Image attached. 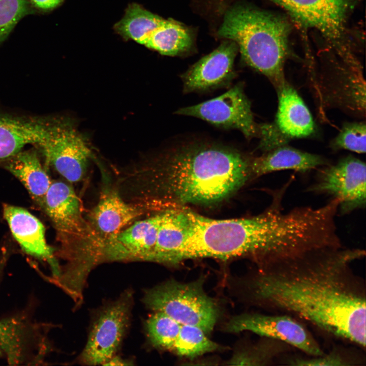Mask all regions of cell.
<instances>
[{"instance_id": "obj_29", "label": "cell", "mask_w": 366, "mask_h": 366, "mask_svg": "<svg viewBox=\"0 0 366 366\" xmlns=\"http://www.w3.org/2000/svg\"><path fill=\"white\" fill-rule=\"evenodd\" d=\"M309 357H294L287 359V364L301 366H339L351 365V362L337 351Z\"/></svg>"}, {"instance_id": "obj_32", "label": "cell", "mask_w": 366, "mask_h": 366, "mask_svg": "<svg viewBox=\"0 0 366 366\" xmlns=\"http://www.w3.org/2000/svg\"><path fill=\"white\" fill-rule=\"evenodd\" d=\"M1 264V265H0V274H1V270H2V264Z\"/></svg>"}, {"instance_id": "obj_2", "label": "cell", "mask_w": 366, "mask_h": 366, "mask_svg": "<svg viewBox=\"0 0 366 366\" xmlns=\"http://www.w3.org/2000/svg\"><path fill=\"white\" fill-rule=\"evenodd\" d=\"M251 158L235 148L188 139L166 148L126 173L120 193L147 212L208 205L232 195L251 175Z\"/></svg>"}, {"instance_id": "obj_19", "label": "cell", "mask_w": 366, "mask_h": 366, "mask_svg": "<svg viewBox=\"0 0 366 366\" xmlns=\"http://www.w3.org/2000/svg\"><path fill=\"white\" fill-rule=\"evenodd\" d=\"M321 156L287 146H281L251 158V175L259 176L284 170L306 172L328 164Z\"/></svg>"}, {"instance_id": "obj_13", "label": "cell", "mask_w": 366, "mask_h": 366, "mask_svg": "<svg viewBox=\"0 0 366 366\" xmlns=\"http://www.w3.org/2000/svg\"><path fill=\"white\" fill-rule=\"evenodd\" d=\"M162 211L135 221L105 243L101 263L149 261L155 247Z\"/></svg>"}, {"instance_id": "obj_11", "label": "cell", "mask_w": 366, "mask_h": 366, "mask_svg": "<svg viewBox=\"0 0 366 366\" xmlns=\"http://www.w3.org/2000/svg\"><path fill=\"white\" fill-rule=\"evenodd\" d=\"M225 329L230 332L251 331L285 343L310 356L324 353L317 341L301 322L285 314H243L232 318Z\"/></svg>"}, {"instance_id": "obj_1", "label": "cell", "mask_w": 366, "mask_h": 366, "mask_svg": "<svg viewBox=\"0 0 366 366\" xmlns=\"http://www.w3.org/2000/svg\"><path fill=\"white\" fill-rule=\"evenodd\" d=\"M365 251L343 247L259 266L246 281L253 304L303 320L365 347L364 281L352 268Z\"/></svg>"}, {"instance_id": "obj_5", "label": "cell", "mask_w": 366, "mask_h": 366, "mask_svg": "<svg viewBox=\"0 0 366 366\" xmlns=\"http://www.w3.org/2000/svg\"><path fill=\"white\" fill-rule=\"evenodd\" d=\"M43 209L56 229L60 249L58 253L66 263L56 277L64 287L83 289L90 272L100 264V246L87 220L81 202L68 184L52 182Z\"/></svg>"}, {"instance_id": "obj_9", "label": "cell", "mask_w": 366, "mask_h": 366, "mask_svg": "<svg viewBox=\"0 0 366 366\" xmlns=\"http://www.w3.org/2000/svg\"><path fill=\"white\" fill-rule=\"evenodd\" d=\"M132 301V293L126 291L100 312L79 357L81 363L104 365L115 355L129 324Z\"/></svg>"}, {"instance_id": "obj_14", "label": "cell", "mask_w": 366, "mask_h": 366, "mask_svg": "<svg viewBox=\"0 0 366 366\" xmlns=\"http://www.w3.org/2000/svg\"><path fill=\"white\" fill-rule=\"evenodd\" d=\"M146 213L142 207L125 200L117 188L109 187L101 192L86 218L100 245L101 259L105 242Z\"/></svg>"}, {"instance_id": "obj_3", "label": "cell", "mask_w": 366, "mask_h": 366, "mask_svg": "<svg viewBox=\"0 0 366 366\" xmlns=\"http://www.w3.org/2000/svg\"><path fill=\"white\" fill-rule=\"evenodd\" d=\"M182 226V243L169 264L197 258L248 256L260 264L267 257L271 235L264 211L247 218L215 220L184 208Z\"/></svg>"}, {"instance_id": "obj_8", "label": "cell", "mask_w": 366, "mask_h": 366, "mask_svg": "<svg viewBox=\"0 0 366 366\" xmlns=\"http://www.w3.org/2000/svg\"><path fill=\"white\" fill-rule=\"evenodd\" d=\"M270 1L284 8L301 24L320 32L340 56L351 54L346 23L355 0Z\"/></svg>"}, {"instance_id": "obj_12", "label": "cell", "mask_w": 366, "mask_h": 366, "mask_svg": "<svg viewBox=\"0 0 366 366\" xmlns=\"http://www.w3.org/2000/svg\"><path fill=\"white\" fill-rule=\"evenodd\" d=\"M175 113L199 118L223 128L238 130L249 139L258 137V124L254 120L251 102L241 83L219 97L180 108Z\"/></svg>"}, {"instance_id": "obj_28", "label": "cell", "mask_w": 366, "mask_h": 366, "mask_svg": "<svg viewBox=\"0 0 366 366\" xmlns=\"http://www.w3.org/2000/svg\"><path fill=\"white\" fill-rule=\"evenodd\" d=\"M258 147L264 152L286 145L289 139L278 129L274 123L258 125Z\"/></svg>"}, {"instance_id": "obj_26", "label": "cell", "mask_w": 366, "mask_h": 366, "mask_svg": "<svg viewBox=\"0 0 366 366\" xmlns=\"http://www.w3.org/2000/svg\"><path fill=\"white\" fill-rule=\"evenodd\" d=\"M334 149H345L358 154L366 150V125L364 121L348 122L331 142Z\"/></svg>"}, {"instance_id": "obj_22", "label": "cell", "mask_w": 366, "mask_h": 366, "mask_svg": "<svg viewBox=\"0 0 366 366\" xmlns=\"http://www.w3.org/2000/svg\"><path fill=\"white\" fill-rule=\"evenodd\" d=\"M192 44L191 34L186 27L174 20L164 19L144 46L162 55L176 56L186 52Z\"/></svg>"}, {"instance_id": "obj_20", "label": "cell", "mask_w": 366, "mask_h": 366, "mask_svg": "<svg viewBox=\"0 0 366 366\" xmlns=\"http://www.w3.org/2000/svg\"><path fill=\"white\" fill-rule=\"evenodd\" d=\"M5 163V168L21 181L43 209L46 194L52 182L37 153L22 150Z\"/></svg>"}, {"instance_id": "obj_23", "label": "cell", "mask_w": 366, "mask_h": 366, "mask_svg": "<svg viewBox=\"0 0 366 366\" xmlns=\"http://www.w3.org/2000/svg\"><path fill=\"white\" fill-rule=\"evenodd\" d=\"M265 340L235 353L229 364L264 365L271 364L286 353L290 346L281 341L264 338Z\"/></svg>"}, {"instance_id": "obj_24", "label": "cell", "mask_w": 366, "mask_h": 366, "mask_svg": "<svg viewBox=\"0 0 366 366\" xmlns=\"http://www.w3.org/2000/svg\"><path fill=\"white\" fill-rule=\"evenodd\" d=\"M181 324L161 312H155L146 320L148 339L154 347L173 351Z\"/></svg>"}, {"instance_id": "obj_6", "label": "cell", "mask_w": 366, "mask_h": 366, "mask_svg": "<svg viewBox=\"0 0 366 366\" xmlns=\"http://www.w3.org/2000/svg\"><path fill=\"white\" fill-rule=\"evenodd\" d=\"M203 279L187 283L171 280L146 291L143 302L155 312L163 313L181 324L211 332L218 318L215 302L203 289Z\"/></svg>"}, {"instance_id": "obj_16", "label": "cell", "mask_w": 366, "mask_h": 366, "mask_svg": "<svg viewBox=\"0 0 366 366\" xmlns=\"http://www.w3.org/2000/svg\"><path fill=\"white\" fill-rule=\"evenodd\" d=\"M3 208L4 217L22 249L29 255L47 261L51 267L52 276H56L59 265L55 259L53 249L46 242L42 223L21 207L5 204Z\"/></svg>"}, {"instance_id": "obj_27", "label": "cell", "mask_w": 366, "mask_h": 366, "mask_svg": "<svg viewBox=\"0 0 366 366\" xmlns=\"http://www.w3.org/2000/svg\"><path fill=\"white\" fill-rule=\"evenodd\" d=\"M29 0H0V44L20 19L32 12Z\"/></svg>"}, {"instance_id": "obj_30", "label": "cell", "mask_w": 366, "mask_h": 366, "mask_svg": "<svg viewBox=\"0 0 366 366\" xmlns=\"http://www.w3.org/2000/svg\"><path fill=\"white\" fill-rule=\"evenodd\" d=\"M31 5L40 10H51L59 5L64 0H29Z\"/></svg>"}, {"instance_id": "obj_4", "label": "cell", "mask_w": 366, "mask_h": 366, "mask_svg": "<svg viewBox=\"0 0 366 366\" xmlns=\"http://www.w3.org/2000/svg\"><path fill=\"white\" fill-rule=\"evenodd\" d=\"M290 32L284 18L240 5L225 13L218 35L235 42L243 62L267 77L277 89L286 81Z\"/></svg>"}, {"instance_id": "obj_7", "label": "cell", "mask_w": 366, "mask_h": 366, "mask_svg": "<svg viewBox=\"0 0 366 366\" xmlns=\"http://www.w3.org/2000/svg\"><path fill=\"white\" fill-rule=\"evenodd\" d=\"M37 147L47 164L73 183L84 178L93 157L85 136L64 117H51L46 137Z\"/></svg>"}, {"instance_id": "obj_10", "label": "cell", "mask_w": 366, "mask_h": 366, "mask_svg": "<svg viewBox=\"0 0 366 366\" xmlns=\"http://www.w3.org/2000/svg\"><path fill=\"white\" fill-rule=\"evenodd\" d=\"M365 163L348 156L334 164L323 166L309 191L337 199L340 212L346 214L365 207Z\"/></svg>"}, {"instance_id": "obj_21", "label": "cell", "mask_w": 366, "mask_h": 366, "mask_svg": "<svg viewBox=\"0 0 366 366\" xmlns=\"http://www.w3.org/2000/svg\"><path fill=\"white\" fill-rule=\"evenodd\" d=\"M164 18L146 10L137 3L129 4L123 17L114 25L116 33L125 40L144 45L152 33Z\"/></svg>"}, {"instance_id": "obj_25", "label": "cell", "mask_w": 366, "mask_h": 366, "mask_svg": "<svg viewBox=\"0 0 366 366\" xmlns=\"http://www.w3.org/2000/svg\"><path fill=\"white\" fill-rule=\"evenodd\" d=\"M205 334L198 326L181 324L173 351L181 356L194 358L220 349V346Z\"/></svg>"}, {"instance_id": "obj_17", "label": "cell", "mask_w": 366, "mask_h": 366, "mask_svg": "<svg viewBox=\"0 0 366 366\" xmlns=\"http://www.w3.org/2000/svg\"><path fill=\"white\" fill-rule=\"evenodd\" d=\"M51 119L0 113V163L21 151L25 145L37 146L43 142Z\"/></svg>"}, {"instance_id": "obj_31", "label": "cell", "mask_w": 366, "mask_h": 366, "mask_svg": "<svg viewBox=\"0 0 366 366\" xmlns=\"http://www.w3.org/2000/svg\"><path fill=\"white\" fill-rule=\"evenodd\" d=\"M133 364L130 361L125 360L118 356L114 355L109 360H108L104 365H126Z\"/></svg>"}, {"instance_id": "obj_18", "label": "cell", "mask_w": 366, "mask_h": 366, "mask_svg": "<svg viewBox=\"0 0 366 366\" xmlns=\"http://www.w3.org/2000/svg\"><path fill=\"white\" fill-rule=\"evenodd\" d=\"M278 106L274 123L289 139L312 135L315 126L312 114L295 89L286 80L276 89Z\"/></svg>"}, {"instance_id": "obj_15", "label": "cell", "mask_w": 366, "mask_h": 366, "mask_svg": "<svg viewBox=\"0 0 366 366\" xmlns=\"http://www.w3.org/2000/svg\"><path fill=\"white\" fill-rule=\"evenodd\" d=\"M237 45L226 40L203 56L181 75L183 92H203L228 84L234 78V63Z\"/></svg>"}]
</instances>
